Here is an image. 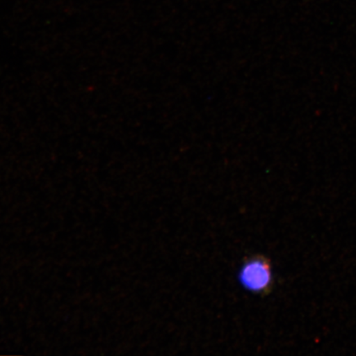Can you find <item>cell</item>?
<instances>
[{"label": "cell", "instance_id": "1", "mask_svg": "<svg viewBox=\"0 0 356 356\" xmlns=\"http://www.w3.org/2000/svg\"><path fill=\"white\" fill-rule=\"evenodd\" d=\"M239 280L243 287L257 295L266 296L273 286V271L266 257L255 255L248 258L240 270Z\"/></svg>", "mask_w": 356, "mask_h": 356}]
</instances>
